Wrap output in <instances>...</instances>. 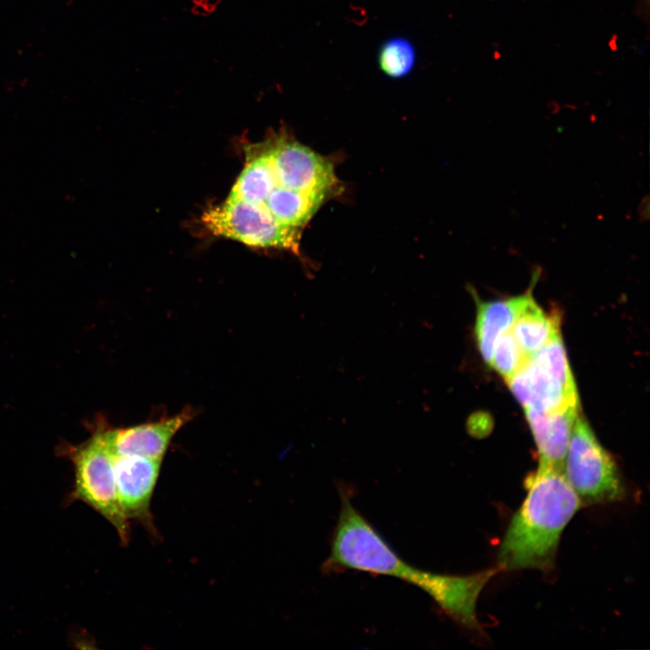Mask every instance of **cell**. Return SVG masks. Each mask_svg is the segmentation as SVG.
I'll list each match as a JSON object with an SVG mask.
<instances>
[{
    "label": "cell",
    "mask_w": 650,
    "mask_h": 650,
    "mask_svg": "<svg viewBox=\"0 0 650 650\" xmlns=\"http://www.w3.org/2000/svg\"><path fill=\"white\" fill-rule=\"evenodd\" d=\"M381 71L391 79H402L413 69L416 61V51L407 38L395 36L381 45L378 56Z\"/></svg>",
    "instance_id": "cell-15"
},
{
    "label": "cell",
    "mask_w": 650,
    "mask_h": 650,
    "mask_svg": "<svg viewBox=\"0 0 650 650\" xmlns=\"http://www.w3.org/2000/svg\"><path fill=\"white\" fill-rule=\"evenodd\" d=\"M201 219L215 236L249 246L298 251L302 231L280 224L263 204L228 197L205 210Z\"/></svg>",
    "instance_id": "cell-6"
},
{
    "label": "cell",
    "mask_w": 650,
    "mask_h": 650,
    "mask_svg": "<svg viewBox=\"0 0 650 650\" xmlns=\"http://www.w3.org/2000/svg\"><path fill=\"white\" fill-rule=\"evenodd\" d=\"M526 497L499 546L501 571H550L562 533L582 506L562 469L539 463L525 479Z\"/></svg>",
    "instance_id": "cell-2"
},
{
    "label": "cell",
    "mask_w": 650,
    "mask_h": 650,
    "mask_svg": "<svg viewBox=\"0 0 650 650\" xmlns=\"http://www.w3.org/2000/svg\"><path fill=\"white\" fill-rule=\"evenodd\" d=\"M116 487L120 508L127 520L152 525L150 506L162 460L114 456Z\"/></svg>",
    "instance_id": "cell-8"
},
{
    "label": "cell",
    "mask_w": 650,
    "mask_h": 650,
    "mask_svg": "<svg viewBox=\"0 0 650 650\" xmlns=\"http://www.w3.org/2000/svg\"><path fill=\"white\" fill-rule=\"evenodd\" d=\"M506 383L525 409L553 411L578 405L576 385L561 332L527 358Z\"/></svg>",
    "instance_id": "cell-4"
},
{
    "label": "cell",
    "mask_w": 650,
    "mask_h": 650,
    "mask_svg": "<svg viewBox=\"0 0 650 650\" xmlns=\"http://www.w3.org/2000/svg\"><path fill=\"white\" fill-rule=\"evenodd\" d=\"M526 360L527 358L511 330H508L497 339L489 365L506 380L518 371Z\"/></svg>",
    "instance_id": "cell-16"
},
{
    "label": "cell",
    "mask_w": 650,
    "mask_h": 650,
    "mask_svg": "<svg viewBox=\"0 0 650 650\" xmlns=\"http://www.w3.org/2000/svg\"><path fill=\"white\" fill-rule=\"evenodd\" d=\"M340 510L331 536L326 571H358L397 578L416 586L456 623L470 621L484 587L478 573L452 575L418 569L404 561L340 488Z\"/></svg>",
    "instance_id": "cell-1"
},
{
    "label": "cell",
    "mask_w": 650,
    "mask_h": 650,
    "mask_svg": "<svg viewBox=\"0 0 650 650\" xmlns=\"http://www.w3.org/2000/svg\"><path fill=\"white\" fill-rule=\"evenodd\" d=\"M75 469L72 498L81 500L104 516L116 530L121 541L129 540V524L118 502L114 455L103 431L70 452Z\"/></svg>",
    "instance_id": "cell-5"
},
{
    "label": "cell",
    "mask_w": 650,
    "mask_h": 650,
    "mask_svg": "<svg viewBox=\"0 0 650 650\" xmlns=\"http://www.w3.org/2000/svg\"><path fill=\"white\" fill-rule=\"evenodd\" d=\"M529 289L531 290L532 286ZM530 290L518 296L483 302L473 288H469L477 305L476 340L486 363L490 364L497 339L511 329Z\"/></svg>",
    "instance_id": "cell-11"
},
{
    "label": "cell",
    "mask_w": 650,
    "mask_h": 650,
    "mask_svg": "<svg viewBox=\"0 0 650 650\" xmlns=\"http://www.w3.org/2000/svg\"><path fill=\"white\" fill-rule=\"evenodd\" d=\"M191 418L183 411L171 418L104 432L114 456H140L162 460L175 433Z\"/></svg>",
    "instance_id": "cell-9"
},
{
    "label": "cell",
    "mask_w": 650,
    "mask_h": 650,
    "mask_svg": "<svg viewBox=\"0 0 650 650\" xmlns=\"http://www.w3.org/2000/svg\"><path fill=\"white\" fill-rule=\"evenodd\" d=\"M264 145L278 185L323 200L333 192L338 180L327 159L284 136H278Z\"/></svg>",
    "instance_id": "cell-7"
},
{
    "label": "cell",
    "mask_w": 650,
    "mask_h": 650,
    "mask_svg": "<svg viewBox=\"0 0 650 650\" xmlns=\"http://www.w3.org/2000/svg\"><path fill=\"white\" fill-rule=\"evenodd\" d=\"M562 471L582 506L616 502L626 496L615 460L580 413L572 427Z\"/></svg>",
    "instance_id": "cell-3"
},
{
    "label": "cell",
    "mask_w": 650,
    "mask_h": 650,
    "mask_svg": "<svg viewBox=\"0 0 650 650\" xmlns=\"http://www.w3.org/2000/svg\"><path fill=\"white\" fill-rule=\"evenodd\" d=\"M277 184L271 159L262 144L261 149L248 153L246 164L228 197L264 205Z\"/></svg>",
    "instance_id": "cell-13"
},
{
    "label": "cell",
    "mask_w": 650,
    "mask_h": 650,
    "mask_svg": "<svg viewBox=\"0 0 650 650\" xmlns=\"http://www.w3.org/2000/svg\"><path fill=\"white\" fill-rule=\"evenodd\" d=\"M525 411L539 452V463L562 469L579 405L553 411Z\"/></svg>",
    "instance_id": "cell-10"
},
{
    "label": "cell",
    "mask_w": 650,
    "mask_h": 650,
    "mask_svg": "<svg viewBox=\"0 0 650 650\" xmlns=\"http://www.w3.org/2000/svg\"><path fill=\"white\" fill-rule=\"evenodd\" d=\"M532 289L510 329L527 358L560 332L561 325L558 311L545 313L534 300Z\"/></svg>",
    "instance_id": "cell-12"
},
{
    "label": "cell",
    "mask_w": 650,
    "mask_h": 650,
    "mask_svg": "<svg viewBox=\"0 0 650 650\" xmlns=\"http://www.w3.org/2000/svg\"><path fill=\"white\" fill-rule=\"evenodd\" d=\"M323 201L277 184L264 205L280 224L302 231Z\"/></svg>",
    "instance_id": "cell-14"
}]
</instances>
